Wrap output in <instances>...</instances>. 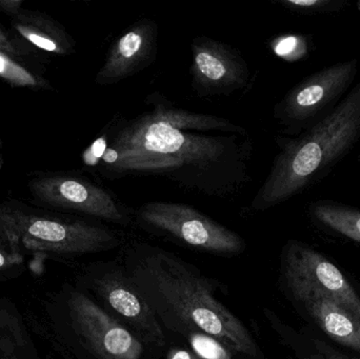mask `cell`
<instances>
[{
    "label": "cell",
    "instance_id": "obj_10",
    "mask_svg": "<svg viewBox=\"0 0 360 359\" xmlns=\"http://www.w3.org/2000/svg\"><path fill=\"white\" fill-rule=\"evenodd\" d=\"M191 51L192 86L201 96L233 94L250 84L249 65L230 44L198 36L192 40Z\"/></svg>",
    "mask_w": 360,
    "mask_h": 359
},
{
    "label": "cell",
    "instance_id": "obj_18",
    "mask_svg": "<svg viewBox=\"0 0 360 359\" xmlns=\"http://www.w3.org/2000/svg\"><path fill=\"white\" fill-rule=\"evenodd\" d=\"M186 343L188 349L202 359H234L235 356L211 335L202 332L191 335Z\"/></svg>",
    "mask_w": 360,
    "mask_h": 359
},
{
    "label": "cell",
    "instance_id": "obj_3",
    "mask_svg": "<svg viewBox=\"0 0 360 359\" xmlns=\"http://www.w3.org/2000/svg\"><path fill=\"white\" fill-rule=\"evenodd\" d=\"M360 141V81L312 128L281 148L248 211L262 212L291 200L329 173Z\"/></svg>",
    "mask_w": 360,
    "mask_h": 359
},
{
    "label": "cell",
    "instance_id": "obj_26",
    "mask_svg": "<svg viewBox=\"0 0 360 359\" xmlns=\"http://www.w3.org/2000/svg\"><path fill=\"white\" fill-rule=\"evenodd\" d=\"M357 162H359L360 164V154L359 156H357Z\"/></svg>",
    "mask_w": 360,
    "mask_h": 359
},
{
    "label": "cell",
    "instance_id": "obj_28",
    "mask_svg": "<svg viewBox=\"0 0 360 359\" xmlns=\"http://www.w3.org/2000/svg\"><path fill=\"white\" fill-rule=\"evenodd\" d=\"M0 208H1V204H0Z\"/></svg>",
    "mask_w": 360,
    "mask_h": 359
},
{
    "label": "cell",
    "instance_id": "obj_12",
    "mask_svg": "<svg viewBox=\"0 0 360 359\" xmlns=\"http://www.w3.org/2000/svg\"><path fill=\"white\" fill-rule=\"evenodd\" d=\"M158 25L150 18L133 23L112 44L96 74L99 86H112L145 70L158 55Z\"/></svg>",
    "mask_w": 360,
    "mask_h": 359
},
{
    "label": "cell",
    "instance_id": "obj_25",
    "mask_svg": "<svg viewBox=\"0 0 360 359\" xmlns=\"http://www.w3.org/2000/svg\"><path fill=\"white\" fill-rule=\"evenodd\" d=\"M317 359H352L347 358V356L340 355V354L334 353V352H325L323 355L319 356ZM354 359V358H353Z\"/></svg>",
    "mask_w": 360,
    "mask_h": 359
},
{
    "label": "cell",
    "instance_id": "obj_22",
    "mask_svg": "<svg viewBox=\"0 0 360 359\" xmlns=\"http://www.w3.org/2000/svg\"><path fill=\"white\" fill-rule=\"evenodd\" d=\"M165 356L166 359H202L196 355L192 350L181 346H169Z\"/></svg>",
    "mask_w": 360,
    "mask_h": 359
},
{
    "label": "cell",
    "instance_id": "obj_2",
    "mask_svg": "<svg viewBox=\"0 0 360 359\" xmlns=\"http://www.w3.org/2000/svg\"><path fill=\"white\" fill-rule=\"evenodd\" d=\"M118 259L168 337L186 341L202 332L215 337L235 358L264 359L249 329L218 299V282L198 268L139 240L127 242Z\"/></svg>",
    "mask_w": 360,
    "mask_h": 359
},
{
    "label": "cell",
    "instance_id": "obj_11",
    "mask_svg": "<svg viewBox=\"0 0 360 359\" xmlns=\"http://www.w3.org/2000/svg\"><path fill=\"white\" fill-rule=\"evenodd\" d=\"M283 274L325 293L360 320V297L340 269L321 253L290 242L283 257Z\"/></svg>",
    "mask_w": 360,
    "mask_h": 359
},
{
    "label": "cell",
    "instance_id": "obj_13",
    "mask_svg": "<svg viewBox=\"0 0 360 359\" xmlns=\"http://www.w3.org/2000/svg\"><path fill=\"white\" fill-rule=\"evenodd\" d=\"M293 296L331 339L360 352V320L321 291L285 276Z\"/></svg>",
    "mask_w": 360,
    "mask_h": 359
},
{
    "label": "cell",
    "instance_id": "obj_16",
    "mask_svg": "<svg viewBox=\"0 0 360 359\" xmlns=\"http://www.w3.org/2000/svg\"><path fill=\"white\" fill-rule=\"evenodd\" d=\"M314 218L326 227L360 244V211L330 200L311 206Z\"/></svg>",
    "mask_w": 360,
    "mask_h": 359
},
{
    "label": "cell",
    "instance_id": "obj_27",
    "mask_svg": "<svg viewBox=\"0 0 360 359\" xmlns=\"http://www.w3.org/2000/svg\"><path fill=\"white\" fill-rule=\"evenodd\" d=\"M359 10H360V1L359 2Z\"/></svg>",
    "mask_w": 360,
    "mask_h": 359
},
{
    "label": "cell",
    "instance_id": "obj_20",
    "mask_svg": "<svg viewBox=\"0 0 360 359\" xmlns=\"http://www.w3.org/2000/svg\"><path fill=\"white\" fill-rule=\"evenodd\" d=\"M23 263L20 246L0 233V270L8 269Z\"/></svg>",
    "mask_w": 360,
    "mask_h": 359
},
{
    "label": "cell",
    "instance_id": "obj_14",
    "mask_svg": "<svg viewBox=\"0 0 360 359\" xmlns=\"http://www.w3.org/2000/svg\"><path fill=\"white\" fill-rule=\"evenodd\" d=\"M12 29L34 48L54 55H69L75 42L57 21L37 11L22 10L13 17Z\"/></svg>",
    "mask_w": 360,
    "mask_h": 359
},
{
    "label": "cell",
    "instance_id": "obj_5",
    "mask_svg": "<svg viewBox=\"0 0 360 359\" xmlns=\"http://www.w3.org/2000/svg\"><path fill=\"white\" fill-rule=\"evenodd\" d=\"M86 293L145 347L148 358L166 355L170 339L143 295L133 285L120 259L86 268Z\"/></svg>",
    "mask_w": 360,
    "mask_h": 359
},
{
    "label": "cell",
    "instance_id": "obj_23",
    "mask_svg": "<svg viewBox=\"0 0 360 359\" xmlns=\"http://www.w3.org/2000/svg\"><path fill=\"white\" fill-rule=\"evenodd\" d=\"M0 52L6 53L16 57L21 54L20 48L16 46L14 40L8 37V34L0 27Z\"/></svg>",
    "mask_w": 360,
    "mask_h": 359
},
{
    "label": "cell",
    "instance_id": "obj_6",
    "mask_svg": "<svg viewBox=\"0 0 360 359\" xmlns=\"http://www.w3.org/2000/svg\"><path fill=\"white\" fill-rule=\"evenodd\" d=\"M65 318L80 359H147L141 341L116 322L89 293L69 288Z\"/></svg>",
    "mask_w": 360,
    "mask_h": 359
},
{
    "label": "cell",
    "instance_id": "obj_9",
    "mask_svg": "<svg viewBox=\"0 0 360 359\" xmlns=\"http://www.w3.org/2000/svg\"><path fill=\"white\" fill-rule=\"evenodd\" d=\"M29 189L36 200L49 206L124 227L132 225V215L115 194L84 177L42 175L30 181Z\"/></svg>",
    "mask_w": 360,
    "mask_h": 359
},
{
    "label": "cell",
    "instance_id": "obj_1",
    "mask_svg": "<svg viewBox=\"0 0 360 359\" xmlns=\"http://www.w3.org/2000/svg\"><path fill=\"white\" fill-rule=\"evenodd\" d=\"M109 176L151 175L202 195L228 197L251 181L248 135L203 134L177 128L152 112L116 122L101 137Z\"/></svg>",
    "mask_w": 360,
    "mask_h": 359
},
{
    "label": "cell",
    "instance_id": "obj_4",
    "mask_svg": "<svg viewBox=\"0 0 360 359\" xmlns=\"http://www.w3.org/2000/svg\"><path fill=\"white\" fill-rule=\"evenodd\" d=\"M0 233L27 250L79 256L113 250L124 244L120 232L84 221H68L1 204Z\"/></svg>",
    "mask_w": 360,
    "mask_h": 359
},
{
    "label": "cell",
    "instance_id": "obj_19",
    "mask_svg": "<svg viewBox=\"0 0 360 359\" xmlns=\"http://www.w3.org/2000/svg\"><path fill=\"white\" fill-rule=\"evenodd\" d=\"M278 4L302 14H323L344 10L346 0H278Z\"/></svg>",
    "mask_w": 360,
    "mask_h": 359
},
{
    "label": "cell",
    "instance_id": "obj_15",
    "mask_svg": "<svg viewBox=\"0 0 360 359\" xmlns=\"http://www.w3.org/2000/svg\"><path fill=\"white\" fill-rule=\"evenodd\" d=\"M154 107L152 113L160 119L177 128L188 131H216L226 134L248 135V131L238 124H233L226 118L207 114L193 113L186 110L176 109L170 103L166 105L162 101H152Z\"/></svg>",
    "mask_w": 360,
    "mask_h": 359
},
{
    "label": "cell",
    "instance_id": "obj_7",
    "mask_svg": "<svg viewBox=\"0 0 360 359\" xmlns=\"http://www.w3.org/2000/svg\"><path fill=\"white\" fill-rule=\"evenodd\" d=\"M135 219L143 229L201 252L234 256L247 248L236 232L181 202H146L135 212Z\"/></svg>",
    "mask_w": 360,
    "mask_h": 359
},
{
    "label": "cell",
    "instance_id": "obj_8",
    "mask_svg": "<svg viewBox=\"0 0 360 359\" xmlns=\"http://www.w3.org/2000/svg\"><path fill=\"white\" fill-rule=\"evenodd\" d=\"M357 72L359 61L350 59L304 78L275 105L274 119L288 134H302L338 107Z\"/></svg>",
    "mask_w": 360,
    "mask_h": 359
},
{
    "label": "cell",
    "instance_id": "obj_24",
    "mask_svg": "<svg viewBox=\"0 0 360 359\" xmlns=\"http://www.w3.org/2000/svg\"><path fill=\"white\" fill-rule=\"evenodd\" d=\"M22 0H0V13L13 17L18 15L22 8Z\"/></svg>",
    "mask_w": 360,
    "mask_h": 359
},
{
    "label": "cell",
    "instance_id": "obj_17",
    "mask_svg": "<svg viewBox=\"0 0 360 359\" xmlns=\"http://www.w3.org/2000/svg\"><path fill=\"white\" fill-rule=\"evenodd\" d=\"M0 78L11 86L31 89L49 88V84L44 78L32 73L14 56L4 52H0Z\"/></svg>",
    "mask_w": 360,
    "mask_h": 359
},
{
    "label": "cell",
    "instance_id": "obj_21",
    "mask_svg": "<svg viewBox=\"0 0 360 359\" xmlns=\"http://www.w3.org/2000/svg\"><path fill=\"white\" fill-rule=\"evenodd\" d=\"M4 327H0V359H17L16 334L2 332Z\"/></svg>",
    "mask_w": 360,
    "mask_h": 359
}]
</instances>
